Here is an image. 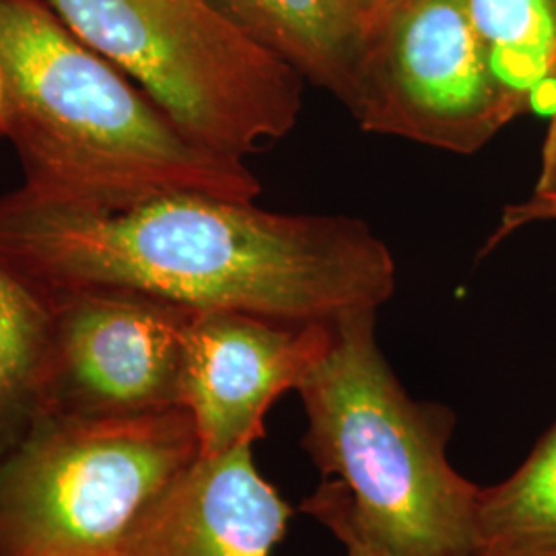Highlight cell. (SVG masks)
<instances>
[{
  "instance_id": "1",
  "label": "cell",
  "mask_w": 556,
  "mask_h": 556,
  "mask_svg": "<svg viewBox=\"0 0 556 556\" xmlns=\"http://www.w3.org/2000/svg\"><path fill=\"white\" fill-rule=\"evenodd\" d=\"M0 262L46 298L135 293L287 324L378 312L397 275L365 220L270 213L202 192L110 211L13 190L0 199Z\"/></svg>"
},
{
  "instance_id": "2",
  "label": "cell",
  "mask_w": 556,
  "mask_h": 556,
  "mask_svg": "<svg viewBox=\"0 0 556 556\" xmlns=\"http://www.w3.org/2000/svg\"><path fill=\"white\" fill-rule=\"evenodd\" d=\"M0 66L7 139L23 165L21 188L36 199L112 211L174 192H262L243 160L186 137L48 0H0Z\"/></svg>"
},
{
  "instance_id": "5",
  "label": "cell",
  "mask_w": 556,
  "mask_h": 556,
  "mask_svg": "<svg viewBox=\"0 0 556 556\" xmlns=\"http://www.w3.org/2000/svg\"><path fill=\"white\" fill-rule=\"evenodd\" d=\"M179 130L245 160L298 126L305 79L211 0H48Z\"/></svg>"
},
{
  "instance_id": "13",
  "label": "cell",
  "mask_w": 556,
  "mask_h": 556,
  "mask_svg": "<svg viewBox=\"0 0 556 556\" xmlns=\"http://www.w3.org/2000/svg\"><path fill=\"white\" fill-rule=\"evenodd\" d=\"M503 89L526 112L556 80V0H466Z\"/></svg>"
},
{
  "instance_id": "8",
  "label": "cell",
  "mask_w": 556,
  "mask_h": 556,
  "mask_svg": "<svg viewBox=\"0 0 556 556\" xmlns=\"http://www.w3.org/2000/svg\"><path fill=\"white\" fill-rule=\"evenodd\" d=\"M330 340L332 324L192 312L184 334L181 406L194 418L200 456L264 438L270 406L298 390Z\"/></svg>"
},
{
  "instance_id": "11",
  "label": "cell",
  "mask_w": 556,
  "mask_h": 556,
  "mask_svg": "<svg viewBox=\"0 0 556 556\" xmlns=\"http://www.w3.org/2000/svg\"><path fill=\"white\" fill-rule=\"evenodd\" d=\"M475 556H556V422L514 475L478 491Z\"/></svg>"
},
{
  "instance_id": "10",
  "label": "cell",
  "mask_w": 556,
  "mask_h": 556,
  "mask_svg": "<svg viewBox=\"0 0 556 556\" xmlns=\"http://www.w3.org/2000/svg\"><path fill=\"white\" fill-rule=\"evenodd\" d=\"M305 83L355 108L367 27L353 0H211Z\"/></svg>"
},
{
  "instance_id": "12",
  "label": "cell",
  "mask_w": 556,
  "mask_h": 556,
  "mask_svg": "<svg viewBox=\"0 0 556 556\" xmlns=\"http://www.w3.org/2000/svg\"><path fill=\"white\" fill-rule=\"evenodd\" d=\"M50 349V301L0 262V438H21L43 410Z\"/></svg>"
},
{
  "instance_id": "18",
  "label": "cell",
  "mask_w": 556,
  "mask_h": 556,
  "mask_svg": "<svg viewBox=\"0 0 556 556\" xmlns=\"http://www.w3.org/2000/svg\"><path fill=\"white\" fill-rule=\"evenodd\" d=\"M9 87L4 79V71L0 66V137H7L9 130Z\"/></svg>"
},
{
  "instance_id": "14",
  "label": "cell",
  "mask_w": 556,
  "mask_h": 556,
  "mask_svg": "<svg viewBox=\"0 0 556 556\" xmlns=\"http://www.w3.org/2000/svg\"><path fill=\"white\" fill-rule=\"evenodd\" d=\"M301 511L330 530L344 546L346 556H394L361 523L351 491L337 478H324L318 489L301 503Z\"/></svg>"
},
{
  "instance_id": "4",
  "label": "cell",
  "mask_w": 556,
  "mask_h": 556,
  "mask_svg": "<svg viewBox=\"0 0 556 556\" xmlns=\"http://www.w3.org/2000/svg\"><path fill=\"white\" fill-rule=\"evenodd\" d=\"M199 456L184 406L43 410L0 459V556H122L140 519Z\"/></svg>"
},
{
  "instance_id": "9",
  "label": "cell",
  "mask_w": 556,
  "mask_h": 556,
  "mask_svg": "<svg viewBox=\"0 0 556 556\" xmlns=\"http://www.w3.org/2000/svg\"><path fill=\"white\" fill-rule=\"evenodd\" d=\"M291 505L262 478L252 445L199 456L161 495L122 556H270Z\"/></svg>"
},
{
  "instance_id": "7",
  "label": "cell",
  "mask_w": 556,
  "mask_h": 556,
  "mask_svg": "<svg viewBox=\"0 0 556 556\" xmlns=\"http://www.w3.org/2000/svg\"><path fill=\"white\" fill-rule=\"evenodd\" d=\"M46 299L52 349L43 410L139 415L181 406L184 334L192 309L108 291Z\"/></svg>"
},
{
  "instance_id": "16",
  "label": "cell",
  "mask_w": 556,
  "mask_h": 556,
  "mask_svg": "<svg viewBox=\"0 0 556 556\" xmlns=\"http://www.w3.org/2000/svg\"><path fill=\"white\" fill-rule=\"evenodd\" d=\"M532 197L556 199V110L551 116L544 142H542L540 172H538V181Z\"/></svg>"
},
{
  "instance_id": "15",
  "label": "cell",
  "mask_w": 556,
  "mask_h": 556,
  "mask_svg": "<svg viewBox=\"0 0 556 556\" xmlns=\"http://www.w3.org/2000/svg\"><path fill=\"white\" fill-rule=\"evenodd\" d=\"M542 220H556V199H540V197H530L526 202L519 204H511L501 219V227H498L495 238H493V245L507 238L509 233H514L517 229L532 225V223H542Z\"/></svg>"
},
{
  "instance_id": "3",
  "label": "cell",
  "mask_w": 556,
  "mask_h": 556,
  "mask_svg": "<svg viewBox=\"0 0 556 556\" xmlns=\"http://www.w3.org/2000/svg\"><path fill=\"white\" fill-rule=\"evenodd\" d=\"M301 447L353 495L369 534L394 556H475L480 486L447 457L450 408L418 402L376 340V312L332 324V340L299 383Z\"/></svg>"
},
{
  "instance_id": "6",
  "label": "cell",
  "mask_w": 556,
  "mask_h": 556,
  "mask_svg": "<svg viewBox=\"0 0 556 556\" xmlns=\"http://www.w3.org/2000/svg\"><path fill=\"white\" fill-rule=\"evenodd\" d=\"M353 118L365 132L472 155L521 114L466 0H396L367 27Z\"/></svg>"
},
{
  "instance_id": "17",
  "label": "cell",
  "mask_w": 556,
  "mask_h": 556,
  "mask_svg": "<svg viewBox=\"0 0 556 556\" xmlns=\"http://www.w3.org/2000/svg\"><path fill=\"white\" fill-rule=\"evenodd\" d=\"M357 4L358 13L365 21V27H369V23L374 20H378L379 15L390 7L394 4L396 0H353Z\"/></svg>"
}]
</instances>
